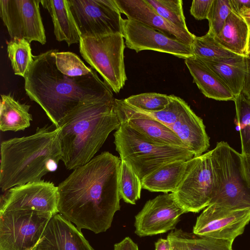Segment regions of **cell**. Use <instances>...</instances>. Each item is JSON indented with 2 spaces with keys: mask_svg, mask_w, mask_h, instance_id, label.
<instances>
[{
  "mask_svg": "<svg viewBox=\"0 0 250 250\" xmlns=\"http://www.w3.org/2000/svg\"><path fill=\"white\" fill-rule=\"evenodd\" d=\"M39 0H0V15L11 40L46 42Z\"/></svg>",
  "mask_w": 250,
  "mask_h": 250,
  "instance_id": "11",
  "label": "cell"
},
{
  "mask_svg": "<svg viewBox=\"0 0 250 250\" xmlns=\"http://www.w3.org/2000/svg\"><path fill=\"white\" fill-rule=\"evenodd\" d=\"M239 14L246 22L250 30V8L241 10Z\"/></svg>",
  "mask_w": 250,
  "mask_h": 250,
  "instance_id": "42",
  "label": "cell"
},
{
  "mask_svg": "<svg viewBox=\"0 0 250 250\" xmlns=\"http://www.w3.org/2000/svg\"><path fill=\"white\" fill-rule=\"evenodd\" d=\"M30 106L21 104L10 95H1L0 130L1 131L24 130L30 125Z\"/></svg>",
  "mask_w": 250,
  "mask_h": 250,
  "instance_id": "26",
  "label": "cell"
},
{
  "mask_svg": "<svg viewBox=\"0 0 250 250\" xmlns=\"http://www.w3.org/2000/svg\"><path fill=\"white\" fill-rule=\"evenodd\" d=\"M214 184L210 150L187 161L182 180L171 193L186 213H197L209 205Z\"/></svg>",
  "mask_w": 250,
  "mask_h": 250,
  "instance_id": "8",
  "label": "cell"
},
{
  "mask_svg": "<svg viewBox=\"0 0 250 250\" xmlns=\"http://www.w3.org/2000/svg\"><path fill=\"white\" fill-rule=\"evenodd\" d=\"M81 37L122 34V21L115 0H68Z\"/></svg>",
  "mask_w": 250,
  "mask_h": 250,
  "instance_id": "10",
  "label": "cell"
},
{
  "mask_svg": "<svg viewBox=\"0 0 250 250\" xmlns=\"http://www.w3.org/2000/svg\"><path fill=\"white\" fill-rule=\"evenodd\" d=\"M60 127L45 125L30 135L0 144V187L5 191L16 186L41 180L56 170L62 160Z\"/></svg>",
  "mask_w": 250,
  "mask_h": 250,
  "instance_id": "4",
  "label": "cell"
},
{
  "mask_svg": "<svg viewBox=\"0 0 250 250\" xmlns=\"http://www.w3.org/2000/svg\"><path fill=\"white\" fill-rule=\"evenodd\" d=\"M125 44L137 53L149 50L186 59L194 56L191 46L134 20L123 19Z\"/></svg>",
  "mask_w": 250,
  "mask_h": 250,
  "instance_id": "14",
  "label": "cell"
},
{
  "mask_svg": "<svg viewBox=\"0 0 250 250\" xmlns=\"http://www.w3.org/2000/svg\"><path fill=\"white\" fill-rule=\"evenodd\" d=\"M232 11L230 0H214L207 19L209 22L208 32L214 37L218 35Z\"/></svg>",
  "mask_w": 250,
  "mask_h": 250,
  "instance_id": "35",
  "label": "cell"
},
{
  "mask_svg": "<svg viewBox=\"0 0 250 250\" xmlns=\"http://www.w3.org/2000/svg\"><path fill=\"white\" fill-rule=\"evenodd\" d=\"M213 0H193L190 9L191 15L197 20L208 19Z\"/></svg>",
  "mask_w": 250,
  "mask_h": 250,
  "instance_id": "36",
  "label": "cell"
},
{
  "mask_svg": "<svg viewBox=\"0 0 250 250\" xmlns=\"http://www.w3.org/2000/svg\"><path fill=\"white\" fill-rule=\"evenodd\" d=\"M191 49L194 57L211 61H222L239 56L222 46L208 32L203 36L195 37Z\"/></svg>",
  "mask_w": 250,
  "mask_h": 250,
  "instance_id": "27",
  "label": "cell"
},
{
  "mask_svg": "<svg viewBox=\"0 0 250 250\" xmlns=\"http://www.w3.org/2000/svg\"><path fill=\"white\" fill-rule=\"evenodd\" d=\"M164 19L178 27L188 29L182 0H146Z\"/></svg>",
  "mask_w": 250,
  "mask_h": 250,
  "instance_id": "31",
  "label": "cell"
},
{
  "mask_svg": "<svg viewBox=\"0 0 250 250\" xmlns=\"http://www.w3.org/2000/svg\"><path fill=\"white\" fill-rule=\"evenodd\" d=\"M187 164V161L177 160L162 165L141 180L142 188L165 193L175 192L184 176Z\"/></svg>",
  "mask_w": 250,
  "mask_h": 250,
  "instance_id": "22",
  "label": "cell"
},
{
  "mask_svg": "<svg viewBox=\"0 0 250 250\" xmlns=\"http://www.w3.org/2000/svg\"><path fill=\"white\" fill-rule=\"evenodd\" d=\"M7 51L15 75L24 78L34 62L30 43L23 39L11 40Z\"/></svg>",
  "mask_w": 250,
  "mask_h": 250,
  "instance_id": "28",
  "label": "cell"
},
{
  "mask_svg": "<svg viewBox=\"0 0 250 250\" xmlns=\"http://www.w3.org/2000/svg\"><path fill=\"white\" fill-rule=\"evenodd\" d=\"M184 213L171 193L159 195L148 200L135 216V233L142 237L173 230Z\"/></svg>",
  "mask_w": 250,
  "mask_h": 250,
  "instance_id": "15",
  "label": "cell"
},
{
  "mask_svg": "<svg viewBox=\"0 0 250 250\" xmlns=\"http://www.w3.org/2000/svg\"><path fill=\"white\" fill-rule=\"evenodd\" d=\"M41 4L47 10L52 18L56 40L65 42L68 46L79 43L81 35L68 0H42Z\"/></svg>",
  "mask_w": 250,
  "mask_h": 250,
  "instance_id": "21",
  "label": "cell"
},
{
  "mask_svg": "<svg viewBox=\"0 0 250 250\" xmlns=\"http://www.w3.org/2000/svg\"><path fill=\"white\" fill-rule=\"evenodd\" d=\"M155 250H172L170 244L167 239L160 238L155 243Z\"/></svg>",
  "mask_w": 250,
  "mask_h": 250,
  "instance_id": "40",
  "label": "cell"
},
{
  "mask_svg": "<svg viewBox=\"0 0 250 250\" xmlns=\"http://www.w3.org/2000/svg\"><path fill=\"white\" fill-rule=\"evenodd\" d=\"M246 73L242 93L250 99V52L245 56Z\"/></svg>",
  "mask_w": 250,
  "mask_h": 250,
  "instance_id": "37",
  "label": "cell"
},
{
  "mask_svg": "<svg viewBox=\"0 0 250 250\" xmlns=\"http://www.w3.org/2000/svg\"><path fill=\"white\" fill-rule=\"evenodd\" d=\"M250 52V30L249 36L248 44H247V54Z\"/></svg>",
  "mask_w": 250,
  "mask_h": 250,
  "instance_id": "43",
  "label": "cell"
},
{
  "mask_svg": "<svg viewBox=\"0 0 250 250\" xmlns=\"http://www.w3.org/2000/svg\"><path fill=\"white\" fill-rule=\"evenodd\" d=\"M121 159L108 151L78 167L58 187V213L80 230L106 231L120 209Z\"/></svg>",
  "mask_w": 250,
  "mask_h": 250,
  "instance_id": "1",
  "label": "cell"
},
{
  "mask_svg": "<svg viewBox=\"0 0 250 250\" xmlns=\"http://www.w3.org/2000/svg\"><path fill=\"white\" fill-rule=\"evenodd\" d=\"M127 19L144 23L191 45L196 37L188 29L176 26L161 17L146 0H115Z\"/></svg>",
  "mask_w": 250,
  "mask_h": 250,
  "instance_id": "18",
  "label": "cell"
},
{
  "mask_svg": "<svg viewBox=\"0 0 250 250\" xmlns=\"http://www.w3.org/2000/svg\"><path fill=\"white\" fill-rule=\"evenodd\" d=\"M125 48L124 38L121 33L81 37L79 42L83 58L117 94L127 80Z\"/></svg>",
  "mask_w": 250,
  "mask_h": 250,
  "instance_id": "7",
  "label": "cell"
},
{
  "mask_svg": "<svg viewBox=\"0 0 250 250\" xmlns=\"http://www.w3.org/2000/svg\"><path fill=\"white\" fill-rule=\"evenodd\" d=\"M58 187L52 182L40 180L14 187L1 198L0 213L34 210L54 215L58 213Z\"/></svg>",
  "mask_w": 250,
  "mask_h": 250,
  "instance_id": "13",
  "label": "cell"
},
{
  "mask_svg": "<svg viewBox=\"0 0 250 250\" xmlns=\"http://www.w3.org/2000/svg\"><path fill=\"white\" fill-rule=\"evenodd\" d=\"M214 188L210 204L250 209V185L244 170L242 156L227 142H218L211 150Z\"/></svg>",
  "mask_w": 250,
  "mask_h": 250,
  "instance_id": "6",
  "label": "cell"
},
{
  "mask_svg": "<svg viewBox=\"0 0 250 250\" xmlns=\"http://www.w3.org/2000/svg\"><path fill=\"white\" fill-rule=\"evenodd\" d=\"M249 33V27L243 18L232 11L220 32L214 37L225 49L238 55L245 56Z\"/></svg>",
  "mask_w": 250,
  "mask_h": 250,
  "instance_id": "23",
  "label": "cell"
},
{
  "mask_svg": "<svg viewBox=\"0 0 250 250\" xmlns=\"http://www.w3.org/2000/svg\"><path fill=\"white\" fill-rule=\"evenodd\" d=\"M169 97L168 104L161 110L147 112L137 110L169 127L176 122L188 105L183 99L179 97L170 95H169Z\"/></svg>",
  "mask_w": 250,
  "mask_h": 250,
  "instance_id": "34",
  "label": "cell"
},
{
  "mask_svg": "<svg viewBox=\"0 0 250 250\" xmlns=\"http://www.w3.org/2000/svg\"><path fill=\"white\" fill-rule=\"evenodd\" d=\"M250 221V209L211 204L197 217L193 233L203 237L234 240Z\"/></svg>",
  "mask_w": 250,
  "mask_h": 250,
  "instance_id": "12",
  "label": "cell"
},
{
  "mask_svg": "<svg viewBox=\"0 0 250 250\" xmlns=\"http://www.w3.org/2000/svg\"><path fill=\"white\" fill-rule=\"evenodd\" d=\"M114 250H139L138 246L129 237H126L114 245Z\"/></svg>",
  "mask_w": 250,
  "mask_h": 250,
  "instance_id": "38",
  "label": "cell"
},
{
  "mask_svg": "<svg viewBox=\"0 0 250 250\" xmlns=\"http://www.w3.org/2000/svg\"><path fill=\"white\" fill-rule=\"evenodd\" d=\"M57 49L34 56V62L24 77L26 94L44 110L52 125L58 128L62 119L81 103L114 98L112 90L93 69L90 74L69 77L62 73L55 62Z\"/></svg>",
  "mask_w": 250,
  "mask_h": 250,
  "instance_id": "2",
  "label": "cell"
},
{
  "mask_svg": "<svg viewBox=\"0 0 250 250\" xmlns=\"http://www.w3.org/2000/svg\"><path fill=\"white\" fill-rule=\"evenodd\" d=\"M58 69L69 77L83 76L90 74L93 69L88 67L78 56L71 52H59L55 55Z\"/></svg>",
  "mask_w": 250,
  "mask_h": 250,
  "instance_id": "32",
  "label": "cell"
},
{
  "mask_svg": "<svg viewBox=\"0 0 250 250\" xmlns=\"http://www.w3.org/2000/svg\"><path fill=\"white\" fill-rule=\"evenodd\" d=\"M199 59L217 74L235 97L242 93L246 73L245 56L219 61Z\"/></svg>",
  "mask_w": 250,
  "mask_h": 250,
  "instance_id": "24",
  "label": "cell"
},
{
  "mask_svg": "<svg viewBox=\"0 0 250 250\" xmlns=\"http://www.w3.org/2000/svg\"><path fill=\"white\" fill-rule=\"evenodd\" d=\"M169 128L192 152L194 157L203 154L209 147V138L201 118L188 105Z\"/></svg>",
  "mask_w": 250,
  "mask_h": 250,
  "instance_id": "19",
  "label": "cell"
},
{
  "mask_svg": "<svg viewBox=\"0 0 250 250\" xmlns=\"http://www.w3.org/2000/svg\"><path fill=\"white\" fill-rule=\"evenodd\" d=\"M194 82L207 97L218 101H234L235 97L223 81L194 56L185 60Z\"/></svg>",
  "mask_w": 250,
  "mask_h": 250,
  "instance_id": "20",
  "label": "cell"
},
{
  "mask_svg": "<svg viewBox=\"0 0 250 250\" xmlns=\"http://www.w3.org/2000/svg\"><path fill=\"white\" fill-rule=\"evenodd\" d=\"M232 11L239 14L245 9L250 8V0H230Z\"/></svg>",
  "mask_w": 250,
  "mask_h": 250,
  "instance_id": "39",
  "label": "cell"
},
{
  "mask_svg": "<svg viewBox=\"0 0 250 250\" xmlns=\"http://www.w3.org/2000/svg\"><path fill=\"white\" fill-rule=\"evenodd\" d=\"M242 162L246 178L250 185V155H242Z\"/></svg>",
  "mask_w": 250,
  "mask_h": 250,
  "instance_id": "41",
  "label": "cell"
},
{
  "mask_svg": "<svg viewBox=\"0 0 250 250\" xmlns=\"http://www.w3.org/2000/svg\"><path fill=\"white\" fill-rule=\"evenodd\" d=\"M119 189L121 198L126 203L135 205L140 198L142 189L141 181L128 165L122 160Z\"/></svg>",
  "mask_w": 250,
  "mask_h": 250,
  "instance_id": "29",
  "label": "cell"
},
{
  "mask_svg": "<svg viewBox=\"0 0 250 250\" xmlns=\"http://www.w3.org/2000/svg\"><path fill=\"white\" fill-rule=\"evenodd\" d=\"M167 239L172 250H233L234 241L200 236L181 229L172 230Z\"/></svg>",
  "mask_w": 250,
  "mask_h": 250,
  "instance_id": "25",
  "label": "cell"
},
{
  "mask_svg": "<svg viewBox=\"0 0 250 250\" xmlns=\"http://www.w3.org/2000/svg\"><path fill=\"white\" fill-rule=\"evenodd\" d=\"M115 98L84 102L71 110L59 127L62 158L67 169H75L90 161L121 121Z\"/></svg>",
  "mask_w": 250,
  "mask_h": 250,
  "instance_id": "3",
  "label": "cell"
},
{
  "mask_svg": "<svg viewBox=\"0 0 250 250\" xmlns=\"http://www.w3.org/2000/svg\"><path fill=\"white\" fill-rule=\"evenodd\" d=\"M53 215L34 210L0 213V250H36Z\"/></svg>",
  "mask_w": 250,
  "mask_h": 250,
  "instance_id": "9",
  "label": "cell"
},
{
  "mask_svg": "<svg viewBox=\"0 0 250 250\" xmlns=\"http://www.w3.org/2000/svg\"><path fill=\"white\" fill-rule=\"evenodd\" d=\"M114 104L121 123H126L146 139L157 144L188 149L167 126L147 116L127 104L124 100L115 98Z\"/></svg>",
  "mask_w": 250,
  "mask_h": 250,
  "instance_id": "16",
  "label": "cell"
},
{
  "mask_svg": "<svg viewBox=\"0 0 250 250\" xmlns=\"http://www.w3.org/2000/svg\"><path fill=\"white\" fill-rule=\"evenodd\" d=\"M124 100L127 104L137 109L155 112L166 107L169 102V97L166 94L148 92L132 95Z\"/></svg>",
  "mask_w": 250,
  "mask_h": 250,
  "instance_id": "33",
  "label": "cell"
},
{
  "mask_svg": "<svg viewBox=\"0 0 250 250\" xmlns=\"http://www.w3.org/2000/svg\"><path fill=\"white\" fill-rule=\"evenodd\" d=\"M114 137L120 159L141 181L164 164L177 160L188 161L194 156L187 149L151 142L124 122L121 123Z\"/></svg>",
  "mask_w": 250,
  "mask_h": 250,
  "instance_id": "5",
  "label": "cell"
},
{
  "mask_svg": "<svg viewBox=\"0 0 250 250\" xmlns=\"http://www.w3.org/2000/svg\"><path fill=\"white\" fill-rule=\"evenodd\" d=\"M234 102L240 134L241 154L250 155V99L241 93L235 97Z\"/></svg>",
  "mask_w": 250,
  "mask_h": 250,
  "instance_id": "30",
  "label": "cell"
},
{
  "mask_svg": "<svg viewBox=\"0 0 250 250\" xmlns=\"http://www.w3.org/2000/svg\"><path fill=\"white\" fill-rule=\"evenodd\" d=\"M36 250H94L81 230L60 213L52 216Z\"/></svg>",
  "mask_w": 250,
  "mask_h": 250,
  "instance_id": "17",
  "label": "cell"
}]
</instances>
